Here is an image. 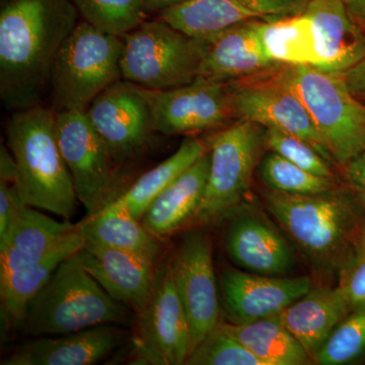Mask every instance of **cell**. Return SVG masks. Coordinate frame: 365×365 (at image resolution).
I'll list each match as a JSON object with an SVG mask.
<instances>
[{"instance_id":"ffe728a7","label":"cell","mask_w":365,"mask_h":365,"mask_svg":"<svg viewBox=\"0 0 365 365\" xmlns=\"http://www.w3.org/2000/svg\"><path fill=\"white\" fill-rule=\"evenodd\" d=\"M78 232V223L58 222L37 208L24 206L0 240V272L43 260Z\"/></svg>"},{"instance_id":"f546056e","label":"cell","mask_w":365,"mask_h":365,"mask_svg":"<svg viewBox=\"0 0 365 365\" xmlns=\"http://www.w3.org/2000/svg\"><path fill=\"white\" fill-rule=\"evenodd\" d=\"M83 21L109 35L123 38L146 21L143 0H71Z\"/></svg>"},{"instance_id":"b9f144b4","label":"cell","mask_w":365,"mask_h":365,"mask_svg":"<svg viewBox=\"0 0 365 365\" xmlns=\"http://www.w3.org/2000/svg\"><path fill=\"white\" fill-rule=\"evenodd\" d=\"M362 247L365 249V232L364 235V239H362Z\"/></svg>"},{"instance_id":"9a60e30c","label":"cell","mask_w":365,"mask_h":365,"mask_svg":"<svg viewBox=\"0 0 365 365\" xmlns=\"http://www.w3.org/2000/svg\"><path fill=\"white\" fill-rule=\"evenodd\" d=\"M220 284L227 322L244 324L279 314L313 288V280L307 276L277 277L225 268Z\"/></svg>"},{"instance_id":"44dd1931","label":"cell","mask_w":365,"mask_h":365,"mask_svg":"<svg viewBox=\"0 0 365 365\" xmlns=\"http://www.w3.org/2000/svg\"><path fill=\"white\" fill-rule=\"evenodd\" d=\"M306 13L318 33L319 71L343 74L365 58V35L343 0H311Z\"/></svg>"},{"instance_id":"9c48e42d","label":"cell","mask_w":365,"mask_h":365,"mask_svg":"<svg viewBox=\"0 0 365 365\" xmlns=\"http://www.w3.org/2000/svg\"><path fill=\"white\" fill-rule=\"evenodd\" d=\"M134 350L153 365L185 364L191 350L188 317L173 279L170 256L158 262L145 307L134 319Z\"/></svg>"},{"instance_id":"5b68a950","label":"cell","mask_w":365,"mask_h":365,"mask_svg":"<svg viewBox=\"0 0 365 365\" xmlns=\"http://www.w3.org/2000/svg\"><path fill=\"white\" fill-rule=\"evenodd\" d=\"M265 73L302 101L334 163L342 167L365 150V104L353 96L342 74L284 64Z\"/></svg>"},{"instance_id":"cb8c5ba5","label":"cell","mask_w":365,"mask_h":365,"mask_svg":"<svg viewBox=\"0 0 365 365\" xmlns=\"http://www.w3.org/2000/svg\"><path fill=\"white\" fill-rule=\"evenodd\" d=\"M85 239L79 232L39 262L29 264L7 272H0V299L1 317L7 331L23 328L26 307L36 294L44 287L52 274L64 260L78 253Z\"/></svg>"},{"instance_id":"74e56055","label":"cell","mask_w":365,"mask_h":365,"mask_svg":"<svg viewBox=\"0 0 365 365\" xmlns=\"http://www.w3.org/2000/svg\"><path fill=\"white\" fill-rule=\"evenodd\" d=\"M342 76L353 96L365 104V58Z\"/></svg>"},{"instance_id":"4dcf8cb0","label":"cell","mask_w":365,"mask_h":365,"mask_svg":"<svg viewBox=\"0 0 365 365\" xmlns=\"http://www.w3.org/2000/svg\"><path fill=\"white\" fill-rule=\"evenodd\" d=\"M258 167L259 176L269 189L290 195L324 193L340 184L337 179L312 174L272 151Z\"/></svg>"},{"instance_id":"d4e9b609","label":"cell","mask_w":365,"mask_h":365,"mask_svg":"<svg viewBox=\"0 0 365 365\" xmlns=\"http://www.w3.org/2000/svg\"><path fill=\"white\" fill-rule=\"evenodd\" d=\"M78 225L86 241L122 250L155 264L160 261L162 241L151 235L117 198L88 215Z\"/></svg>"},{"instance_id":"2e32d148","label":"cell","mask_w":365,"mask_h":365,"mask_svg":"<svg viewBox=\"0 0 365 365\" xmlns=\"http://www.w3.org/2000/svg\"><path fill=\"white\" fill-rule=\"evenodd\" d=\"M232 215L225 250L240 269L277 277L288 276L294 270V251L265 216L254 209L240 207Z\"/></svg>"},{"instance_id":"277c9868","label":"cell","mask_w":365,"mask_h":365,"mask_svg":"<svg viewBox=\"0 0 365 365\" xmlns=\"http://www.w3.org/2000/svg\"><path fill=\"white\" fill-rule=\"evenodd\" d=\"M134 319L135 313L113 299L73 255L31 300L21 330L43 337L102 325H131Z\"/></svg>"},{"instance_id":"f35d334b","label":"cell","mask_w":365,"mask_h":365,"mask_svg":"<svg viewBox=\"0 0 365 365\" xmlns=\"http://www.w3.org/2000/svg\"><path fill=\"white\" fill-rule=\"evenodd\" d=\"M18 168L9 148L1 145L0 150V181L16 184Z\"/></svg>"},{"instance_id":"83f0119b","label":"cell","mask_w":365,"mask_h":365,"mask_svg":"<svg viewBox=\"0 0 365 365\" xmlns=\"http://www.w3.org/2000/svg\"><path fill=\"white\" fill-rule=\"evenodd\" d=\"M260 30L266 51L276 63L319 69L318 33L306 11L277 20L261 21Z\"/></svg>"},{"instance_id":"52a82bcc","label":"cell","mask_w":365,"mask_h":365,"mask_svg":"<svg viewBox=\"0 0 365 365\" xmlns=\"http://www.w3.org/2000/svg\"><path fill=\"white\" fill-rule=\"evenodd\" d=\"M122 78L150 91L188 85L199 76L210 39L192 37L167 21H143L123 37Z\"/></svg>"},{"instance_id":"6da1fadb","label":"cell","mask_w":365,"mask_h":365,"mask_svg":"<svg viewBox=\"0 0 365 365\" xmlns=\"http://www.w3.org/2000/svg\"><path fill=\"white\" fill-rule=\"evenodd\" d=\"M71 0H4L0 11V97L9 110L41 104L61 46L79 23Z\"/></svg>"},{"instance_id":"e575fe53","label":"cell","mask_w":365,"mask_h":365,"mask_svg":"<svg viewBox=\"0 0 365 365\" xmlns=\"http://www.w3.org/2000/svg\"><path fill=\"white\" fill-rule=\"evenodd\" d=\"M340 288L350 312L365 311V249L360 247L338 274Z\"/></svg>"},{"instance_id":"8992f818","label":"cell","mask_w":365,"mask_h":365,"mask_svg":"<svg viewBox=\"0 0 365 365\" xmlns=\"http://www.w3.org/2000/svg\"><path fill=\"white\" fill-rule=\"evenodd\" d=\"M123 46V38L79 21L60 48L53 66V109L86 111L96 98L122 79Z\"/></svg>"},{"instance_id":"3957f363","label":"cell","mask_w":365,"mask_h":365,"mask_svg":"<svg viewBox=\"0 0 365 365\" xmlns=\"http://www.w3.org/2000/svg\"><path fill=\"white\" fill-rule=\"evenodd\" d=\"M6 131L18 168L16 186L24 202L71 220L78 199L59 150L56 111L41 104L14 111Z\"/></svg>"},{"instance_id":"4fadbf2b","label":"cell","mask_w":365,"mask_h":365,"mask_svg":"<svg viewBox=\"0 0 365 365\" xmlns=\"http://www.w3.org/2000/svg\"><path fill=\"white\" fill-rule=\"evenodd\" d=\"M230 83L235 117L300 137L334 163L313 119L292 91L265 72Z\"/></svg>"},{"instance_id":"836d02e7","label":"cell","mask_w":365,"mask_h":365,"mask_svg":"<svg viewBox=\"0 0 365 365\" xmlns=\"http://www.w3.org/2000/svg\"><path fill=\"white\" fill-rule=\"evenodd\" d=\"M265 148L277 153L302 169L319 177L336 179L331 160H327L311 143L277 129L265 128Z\"/></svg>"},{"instance_id":"f1b7e54d","label":"cell","mask_w":365,"mask_h":365,"mask_svg":"<svg viewBox=\"0 0 365 365\" xmlns=\"http://www.w3.org/2000/svg\"><path fill=\"white\" fill-rule=\"evenodd\" d=\"M209 150L208 143L188 137L176 153L148 170L123 194L116 197L132 216L141 220L150 204Z\"/></svg>"},{"instance_id":"d6a6232c","label":"cell","mask_w":365,"mask_h":365,"mask_svg":"<svg viewBox=\"0 0 365 365\" xmlns=\"http://www.w3.org/2000/svg\"><path fill=\"white\" fill-rule=\"evenodd\" d=\"M185 364L263 365L248 348L225 332L220 325L190 353Z\"/></svg>"},{"instance_id":"30bf717a","label":"cell","mask_w":365,"mask_h":365,"mask_svg":"<svg viewBox=\"0 0 365 365\" xmlns=\"http://www.w3.org/2000/svg\"><path fill=\"white\" fill-rule=\"evenodd\" d=\"M59 150L88 215L114 197L118 165L86 111L56 112Z\"/></svg>"},{"instance_id":"5bb4252c","label":"cell","mask_w":365,"mask_h":365,"mask_svg":"<svg viewBox=\"0 0 365 365\" xmlns=\"http://www.w3.org/2000/svg\"><path fill=\"white\" fill-rule=\"evenodd\" d=\"M150 98L155 131L165 135L210 130L235 117L230 83L200 76L172 90L150 91Z\"/></svg>"},{"instance_id":"ab89813d","label":"cell","mask_w":365,"mask_h":365,"mask_svg":"<svg viewBox=\"0 0 365 365\" xmlns=\"http://www.w3.org/2000/svg\"><path fill=\"white\" fill-rule=\"evenodd\" d=\"M348 14L365 35V0H343Z\"/></svg>"},{"instance_id":"7402d4cb","label":"cell","mask_w":365,"mask_h":365,"mask_svg":"<svg viewBox=\"0 0 365 365\" xmlns=\"http://www.w3.org/2000/svg\"><path fill=\"white\" fill-rule=\"evenodd\" d=\"M351 314L339 287L312 288L278 316L313 359L341 322Z\"/></svg>"},{"instance_id":"e0dca14e","label":"cell","mask_w":365,"mask_h":365,"mask_svg":"<svg viewBox=\"0 0 365 365\" xmlns=\"http://www.w3.org/2000/svg\"><path fill=\"white\" fill-rule=\"evenodd\" d=\"M76 256L113 299L128 307L135 314L145 307L158 263L86 240Z\"/></svg>"},{"instance_id":"d590c367","label":"cell","mask_w":365,"mask_h":365,"mask_svg":"<svg viewBox=\"0 0 365 365\" xmlns=\"http://www.w3.org/2000/svg\"><path fill=\"white\" fill-rule=\"evenodd\" d=\"M25 205L16 185L0 181V240L6 237L16 215Z\"/></svg>"},{"instance_id":"d6986e66","label":"cell","mask_w":365,"mask_h":365,"mask_svg":"<svg viewBox=\"0 0 365 365\" xmlns=\"http://www.w3.org/2000/svg\"><path fill=\"white\" fill-rule=\"evenodd\" d=\"M260 21H247L212 38L199 76L230 83L258 76L278 66L266 51Z\"/></svg>"},{"instance_id":"ac0fdd59","label":"cell","mask_w":365,"mask_h":365,"mask_svg":"<svg viewBox=\"0 0 365 365\" xmlns=\"http://www.w3.org/2000/svg\"><path fill=\"white\" fill-rule=\"evenodd\" d=\"M118 325H102L63 335L43 336L16 348L2 365H91L126 341Z\"/></svg>"},{"instance_id":"7a4b0ae2","label":"cell","mask_w":365,"mask_h":365,"mask_svg":"<svg viewBox=\"0 0 365 365\" xmlns=\"http://www.w3.org/2000/svg\"><path fill=\"white\" fill-rule=\"evenodd\" d=\"M265 203L307 263L321 275L339 274L361 247L365 198L348 182L312 195L269 189Z\"/></svg>"},{"instance_id":"7c38bea8","label":"cell","mask_w":365,"mask_h":365,"mask_svg":"<svg viewBox=\"0 0 365 365\" xmlns=\"http://www.w3.org/2000/svg\"><path fill=\"white\" fill-rule=\"evenodd\" d=\"M170 262L173 279L188 317L191 353L220 323L212 242L207 232H188L170 255Z\"/></svg>"},{"instance_id":"4316f807","label":"cell","mask_w":365,"mask_h":365,"mask_svg":"<svg viewBox=\"0 0 365 365\" xmlns=\"http://www.w3.org/2000/svg\"><path fill=\"white\" fill-rule=\"evenodd\" d=\"M218 325L248 348L263 365H306L314 362L278 314L250 323L220 322Z\"/></svg>"},{"instance_id":"8fae6325","label":"cell","mask_w":365,"mask_h":365,"mask_svg":"<svg viewBox=\"0 0 365 365\" xmlns=\"http://www.w3.org/2000/svg\"><path fill=\"white\" fill-rule=\"evenodd\" d=\"M86 113L117 165L140 155L157 132L150 91L123 78L96 98Z\"/></svg>"},{"instance_id":"8d00e7d4","label":"cell","mask_w":365,"mask_h":365,"mask_svg":"<svg viewBox=\"0 0 365 365\" xmlns=\"http://www.w3.org/2000/svg\"><path fill=\"white\" fill-rule=\"evenodd\" d=\"M345 182L365 198V150L342 165Z\"/></svg>"},{"instance_id":"603a6c76","label":"cell","mask_w":365,"mask_h":365,"mask_svg":"<svg viewBox=\"0 0 365 365\" xmlns=\"http://www.w3.org/2000/svg\"><path fill=\"white\" fill-rule=\"evenodd\" d=\"M209 167L208 150L150 204L141 222L151 235L163 241L193 218L203 198Z\"/></svg>"},{"instance_id":"1f68e13d","label":"cell","mask_w":365,"mask_h":365,"mask_svg":"<svg viewBox=\"0 0 365 365\" xmlns=\"http://www.w3.org/2000/svg\"><path fill=\"white\" fill-rule=\"evenodd\" d=\"M365 355V311L353 312L334 329L314 355V364L345 365Z\"/></svg>"},{"instance_id":"60d3db41","label":"cell","mask_w":365,"mask_h":365,"mask_svg":"<svg viewBox=\"0 0 365 365\" xmlns=\"http://www.w3.org/2000/svg\"><path fill=\"white\" fill-rule=\"evenodd\" d=\"M143 1L148 11L160 14L165 9L179 6V4L188 1V0H143Z\"/></svg>"},{"instance_id":"ba28073f","label":"cell","mask_w":365,"mask_h":365,"mask_svg":"<svg viewBox=\"0 0 365 365\" xmlns=\"http://www.w3.org/2000/svg\"><path fill=\"white\" fill-rule=\"evenodd\" d=\"M265 128L245 119L217 132L208 141L210 167L200 205L192 220L203 225L222 220L239 208L260 163Z\"/></svg>"},{"instance_id":"484cf974","label":"cell","mask_w":365,"mask_h":365,"mask_svg":"<svg viewBox=\"0 0 365 365\" xmlns=\"http://www.w3.org/2000/svg\"><path fill=\"white\" fill-rule=\"evenodd\" d=\"M158 18L192 37L212 39L247 21L262 20L257 0H188Z\"/></svg>"}]
</instances>
